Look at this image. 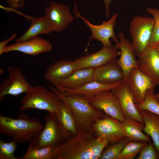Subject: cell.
Here are the masks:
<instances>
[{
    "label": "cell",
    "mask_w": 159,
    "mask_h": 159,
    "mask_svg": "<svg viewBox=\"0 0 159 159\" xmlns=\"http://www.w3.org/2000/svg\"><path fill=\"white\" fill-rule=\"evenodd\" d=\"M7 69L8 77L3 80L0 84V101L6 95L16 97L23 93H26L32 87L17 67H9Z\"/></svg>",
    "instance_id": "8fae6325"
},
{
    "label": "cell",
    "mask_w": 159,
    "mask_h": 159,
    "mask_svg": "<svg viewBox=\"0 0 159 159\" xmlns=\"http://www.w3.org/2000/svg\"><path fill=\"white\" fill-rule=\"evenodd\" d=\"M130 141L126 137L117 143L108 144L104 148L98 159H116L125 146Z\"/></svg>",
    "instance_id": "f1b7e54d"
},
{
    "label": "cell",
    "mask_w": 159,
    "mask_h": 159,
    "mask_svg": "<svg viewBox=\"0 0 159 159\" xmlns=\"http://www.w3.org/2000/svg\"><path fill=\"white\" fill-rule=\"evenodd\" d=\"M148 143L143 141H130L125 146L116 159H133Z\"/></svg>",
    "instance_id": "484cf974"
},
{
    "label": "cell",
    "mask_w": 159,
    "mask_h": 159,
    "mask_svg": "<svg viewBox=\"0 0 159 159\" xmlns=\"http://www.w3.org/2000/svg\"><path fill=\"white\" fill-rule=\"evenodd\" d=\"M94 68H82L75 70L59 82L55 87L73 90L93 80Z\"/></svg>",
    "instance_id": "7402d4cb"
},
{
    "label": "cell",
    "mask_w": 159,
    "mask_h": 159,
    "mask_svg": "<svg viewBox=\"0 0 159 159\" xmlns=\"http://www.w3.org/2000/svg\"><path fill=\"white\" fill-rule=\"evenodd\" d=\"M44 9L45 16L50 19L53 31L62 32L74 20V17L67 5L51 1L49 6Z\"/></svg>",
    "instance_id": "4fadbf2b"
},
{
    "label": "cell",
    "mask_w": 159,
    "mask_h": 159,
    "mask_svg": "<svg viewBox=\"0 0 159 159\" xmlns=\"http://www.w3.org/2000/svg\"><path fill=\"white\" fill-rule=\"evenodd\" d=\"M120 52L111 46H103L99 51L76 58L72 61L75 70L85 68H95L117 60Z\"/></svg>",
    "instance_id": "9c48e42d"
},
{
    "label": "cell",
    "mask_w": 159,
    "mask_h": 159,
    "mask_svg": "<svg viewBox=\"0 0 159 159\" xmlns=\"http://www.w3.org/2000/svg\"><path fill=\"white\" fill-rule=\"evenodd\" d=\"M44 127L37 119L24 113L19 115L16 119L0 115V133L18 143H29L40 134Z\"/></svg>",
    "instance_id": "3957f363"
},
{
    "label": "cell",
    "mask_w": 159,
    "mask_h": 159,
    "mask_svg": "<svg viewBox=\"0 0 159 159\" xmlns=\"http://www.w3.org/2000/svg\"><path fill=\"white\" fill-rule=\"evenodd\" d=\"M45 124L40 134L29 143L28 148H38L47 146L57 147L74 136L61 124L54 114H47Z\"/></svg>",
    "instance_id": "277c9868"
},
{
    "label": "cell",
    "mask_w": 159,
    "mask_h": 159,
    "mask_svg": "<svg viewBox=\"0 0 159 159\" xmlns=\"http://www.w3.org/2000/svg\"><path fill=\"white\" fill-rule=\"evenodd\" d=\"M18 143L13 139L9 143H6L0 139V159H19L14 155Z\"/></svg>",
    "instance_id": "f546056e"
},
{
    "label": "cell",
    "mask_w": 159,
    "mask_h": 159,
    "mask_svg": "<svg viewBox=\"0 0 159 159\" xmlns=\"http://www.w3.org/2000/svg\"><path fill=\"white\" fill-rule=\"evenodd\" d=\"M147 11L152 15L154 21V25L149 44V46H152L159 40V9L148 7Z\"/></svg>",
    "instance_id": "4dcf8cb0"
},
{
    "label": "cell",
    "mask_w": 159,
    "mask_h": 159,
    "mask_svg": "<svg viewBox=\"0 0 159 159\" xmlns=\"http://www.w3.org/2000/svg\"><path fill=\"white\" fill-rule=\"evenodd\" d=\"M145 125L132 119L125 118L122 122V127L125 137L130 141H143L149 143L151 138L144 133Z\"/></svg>",
    "instance_id": "cb8c5ba5"
},
{
    "label": "cell",
    "mask_w": 159,
    "mask_h": 159,
    "mask_svg": "<svg viewBox=\"0 0 159 159\" xmlns=\"http://www.w3.org/2000/svg\"><path fill=\"white\" fill-rule=\"evenodd\" d=\"M93 80L102 83H114L124 80V76L116 61L94 68Z\"/></svg>",
    "instance_id": "ffe728a7"
},
{
    "label": "cell",
    "mask_w": 159,
    "mask_h": 159,
    "mask_svg": "<svg viewBox=\"0 0 159 159\" xmlns=\"http://www.w3.org/2000/svg\"><path fill=\"white\" fill-rule=\"evenodd\" d=\"M158 101L159 102V101Z\"/></svg>",
    "instance_id": "74e56055"
},
{
    "label": "cell",
    "mask_w": 159,
    "mask_h": 159,
    "mask_svg": "<svg viewBox=\"0 0 159 159\" xmlns=\"http://www.w3.org/2000/svg\"><path fill=\"white\" fill-rule=\"evenodd\" d=\"M54 148L47 146L41 148H28L25 154L19 159H53Z\"/></svg>",
    "instance_id": "4316f807"
},
{
    "label": "cell",
    "mask_w": 159,
    "mask_h": 159,
    "mask_svg": "<svg viewBox=\"0 0 159 159\" xmlns=\"http://www.w3.org/2000/svg\"><path fill=\"white\" fill-rule=\"evenodd\" d=\"M16 34L13 33L9 38L5 40L0 42V55L3 53H5L6 48V45L7 43L16 38Z\"/></svg>",
    "instance_id": "836d02e7"
},
{
    "label": "cell",
    "mask_w": 159,
    "mask_h": 159,
    "mask_svg": "<svg viewBox=\"0 0 159 159\" xmlns=\"http://www.w3.org/2000/svg\"><path fill=\"white\" fill-rule=\"evenodd\" d=\"M105 5V10L107 18L109 15V9L110 5L113 0H103Z\"/></svg>",
    "instance_id": "e575fe53"
},
{
    "label": "cell",
    "mask_w": 159,
    "mask_h": 159,
    "mask_svg": "<svg viewBox=\"0 0 159 159\" xmlns=\"http://www.w3.org/2000/svg\"><path fill=\"white\" fill-rule=\"evenodd\" d=\"M75 71L72 61L62 59L51 64L46 70L44 76L46 80L56 87L60 81Z\"/></svg>",
    "instance_id": "ac0fdd59"
},
{
    "label": "cell",
    "mask_w": 159,
    "mask_h": 159,
    "mask_svg": "<svg viewBox=\"0 0 159 159\" xmlns=\"http://www.w3.org/2000/svg\"><path fill=\"white\" fill-rule=\"evenodd\" d=\"M137 59L141 71L148 77L156 86L159 85V54L152 46H148Z\"/></svg>",
    "instance_id": "9a60e30c"
},
{
    "label": "cell",
    "mask_w": 159,
    "mask_h": 159,
    "mask_svg": "<svg viewBox=\"0 0 159 159\" xmlns=\"http://www.w3.org/2000/svg\"><path fill=\"white\" fill-rule=\"evenodd\" d=\"M76 10H73L75 16L82 19L92 32V35L90 39L87 46L85 50L86 52L90 41L93 39L101 42L104 46H112L111 40L110 39V38L116 43L119 42V40L114 31V28L116 25V21L117 16V13L108 21H104L102 24L96 25L92 24L89 21L82 17L76 7Z\"/></svg>",
    "instance_id": "ba28073f"
},
{
    "label": "cell",
    "mask_w": 159,
    "mask_h": 159,
    "mask_svg": "<svg viewBox=\"0 0 159 159\" xmlns=\"http://www.w3.org/2000/svg\"><path fill=\"white\" fill-rule=\"evenodd\" d=\"M93 132L97 137L104 138L111 144L117 143L125 137L122 122L106 114L104 117L98 118L93 127Z\"/></svg>",
    "instance_id": "30bf717a"
},
{
    "label": "cell",
    "mask_w": 159,
    "mask_h": 159,
    "mask_svg": "<svg viewBox=\"0 0 159 159\" xmlns=\"http://www.w3.org/2000/svg\"><path fill=\"white\" fill-rule=\"evenodd\" d=\"M51 22L44 16L33 17L28 29L16 40V42H23L37 37L39 34H48L53 32Z\"/></svg>",
    "instance_id": "44dd1931"
},
{
    "label": "cell",
    "mask_w": 159,
    "mask_h": 159,
    "mask_svg": "<svg viewBox=\"0 0 159 159\" xmlns=\"http://www.w3.org/2000/svg\"><path fill=\"white\" fill-rule=\"evenodd\" d=\"M118 35L120 40L119 42L116 43L114 47L117 50H120V56L116 62L123 72L125 81L130 71L139 67L130 42L123 33H119Z\"/></svg>",
    "instance_id": "2e32d148"
},
{
    "label": "cell",
    "mask_w": 159,
    "mask_h": 159,
    "mask_svg": "<svg viewBox=\"0 0 159 159\" xmlns=\"http://www.w3.org/2000/svg\"><path fill=\"white\" fill-rule=\"evenodd\" d=\"M54 115L66 130L74 136L77 134L76 122L73 114L64 102L62 101Z\"/></svg>",
    "instance_id": "d4e9b609"
},
{
    "label": "cell",
    "mask_w": 159,
    "mask_h": 159,
    "mask_svg": "<svg viewBox=\"0 0 159 159\" xmlns=\"http://www.w3.org/2000/svg\"><path fill=\"white\" fill-rule=\"evenodd\" d=\"M109 143L103 138L97 137L92 132L78 133L54 148L53 159H98Z\"/></svg>",
    "instance_id": "6da1fadb"
},
{
    "label": "cell",
    "mask_w": 159,
    "mask_h": 159,
    "mask_svg": "<svg viewBox=\"0 0 159 159\" xmlns=\"http://www.w3.org/2000/svg\"><path fill=\"white\" fill-rule=\"evenodd\" d=\"M111 90L118 100L125 118L144 124L140 113L135 106L133 93L124 80L122 84Z\"/></svg>",
    "instance_id": "7c38bea8"
},
{
    "label": "cell",
    "mask_w": 159,
    "mask_h": 159,
    "mask_svg": "<svg viewBox=\"0 0 159 159\" xmlns=\"http://www.w3.org/2000/svg\"><path fill=\"white\" fill-rule=\"evenodd\" d=\"M96 110L122 122L125 118L118 100L110 90L101 92L87 99Z\"/></svg>",
    "instance_id": "52a82bcc"
},
{
    "label": "cell",
    "mask_w": 159,
    "mask_h": 159,
    "mask_svg": "<svg viewBox=\"0 0 159 159\" xmlns=\"http://www.w3.org/2000/svg\"><path fill=\"white\" fill-rule=\"evenodd\" d=\"M154 25L153 18L135 16L130 22L129 31L132 38L131 45L138 57L149 46Z\"/></svg>",
    "instance_id": "8992f818"
},
{
    "label": "cell",
    "mask_w": 159,
    "mask_h": 159,
    "mask_svg": "<svg viewBox=\"0 0 159 159\" xmlns=\"http://www.w3.org/2000/svg\"><path fill=\"white\" fill-rule=\"evenodd\" d=\"M26 0H6L9 9L17 10L19 9L24 8Z\"/></svg>",
    "instance_id": "d6a6232c"
},
{
    "label": "cell",
    "mask_w": 159,
    "mask_h": 159,
    "mask_svg": "<svg viewBox=\"0 0 159 159\" xmlns=\"http://www.w3.org/2000/svg\"><path fill=\"white\" fill-rule=\"evenodd\" d=\"M138 110L144 123L143 131L151 137L159 153V115L148 110Z\"/></svg>",
    "instance_id": "603a6c76"
},
{
    "label": "cell",
    "mask_w": 159,
    "mask_h": 159,
    "mask_svg": "<svg viewBox=\"0 0 159 159\" xmlns=\"http://www.w3.org/2000/svg\"><path fill=\"white\" fill-rule=\"evenodd\" d=\"M123 81L124 80L114 83L105 84L93 80L73 90H68L59 87H56L55 88L64 95L80 94L83 95L86 99H88L102 91L111 90L112 88L122 84Z\"/></svg>",
    "instance_id": "d6986e66"
},
{
    "label": "cell",
    "mask_w": 159,
    "mask_h": 159,
    "mask_svg": "<svg viewBox=\"0 0 159 159\" xmlns=\"http://www.w3.org/2000/svg\"><path fill=\"white\" fill-rule=\"evenodd\" d=\"M62 100L54 92H50L42 85L32 87L20 101V111L30 108L47 111L54 114Z\"/></svg>",
    "instance_id": "5b68a950"
},
{
    "label": "cell",
    "mask_w": 159,
    "mask_h": 159,
    "mask_svg": "<svg viewBox=\"0 0 159 159\" xmlns=\"http://www.w3.org/2000/svg\"><path fill=\"white\" fill-rule=\"evenodd\" d=\"M154 95L155 97L159 101V93H154Z\"/></svg>",
    "instance_id": "8d00e7d4"
},
{
    "label": "cell",
    "mask_w": 159,
    "mask_h": 159,
    "mask_svg": "<svg viewBox=\"0 0 159 159\" xmlns=\"http://www.w3.org/2000/svg\"><path fill=\"white\" fill-rule=\"evenodd\" d=\"M49 88L55 92L61 100L69 108L74 115L77 134L93 132V127L98 118L104 117L103 112L96 110L90 104L87 99L80 94L64 95L51 85Z\"/></svg>",
    "instance_id": "7a4b0ae2"
},
{
    "label": "cell",
    "mask_w": 159,
    "mask_h": 159,
    "mask_svg": "<svg viewBox=\"0 0 159 159\" xmlns=\"http://www.w3.org/2000/svg\"><path fill=\"white\" fill-rule=\"evenodd\" d=\"M152 47L156 49L157 50L159 54V40Z\"/></svg>",
    "instance_id": "d590c367"
},
{
    "label": "cell",
    "mask_w": 159,
    "mask_h": 159,
    "mask_svg": "<svg viewBox=\"0 0 159 159\" xmlns=\"http://www.w3.org/2000/svg\"><path fill=\"white\" fill-rule=\"evenodd\" d=\"M154 93V89L148 90L143 102L141 104H135L137 108L148 110L159 115V102L155 97Z\"/></svg>",
    "instance_id": "83f0119b"
},
{
    "label": "cell",
    "mask_w": 159,
    "mask_h": 159,
    "mask_svg": "<svg viewBox=\"0 0 159 159\" xmlns=\"http://www.w3.org/2000/svg\"><path fill=\"white\" fill-rule=\"evenodd\" d=\"M124 81L133 93L136 104L143 103L147 91L154 89L156 86L151 80L141 71L139 67L132 69Z\"/></svg>",
    "instance_id": "5bb4252c"
},
{
    "label": "cell",
    "mask_w": 159,
    "mask_h": 159,
    "mask_svg": "<svg viewBox=\"0 0 159 159\" xmlns=\"http://www.w3.org/2000/svg\"><path fill=\"white\" fill-rule=\"evenodd\" d=\"M52 48V44L48 41L36 37L7 46L5 53L18 51L28 55H36L49 52Z\"/></svg>",
    "instance_id": "e0dca14e"
},
{
    "label": "cell",
    "mask_w": 159,
    "mask_h": 159,
    "mask_svg": "<svg viewBox=\"0 0 159 159\" xmlns=\"http://www.w3.org/2000/svg\"><path fill=\"white\" fill-rule=\"evenodd\" d=\"M159 153L153 143L150 142L142 149L137 159H158Z\"/></svg>",
    "instance_id": "1f68e13d"
}]
</instances>
